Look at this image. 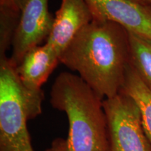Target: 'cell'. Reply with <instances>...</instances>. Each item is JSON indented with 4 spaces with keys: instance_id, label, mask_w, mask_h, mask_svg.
<instances>
[{
    "instance_id": "6da1fadb",
    "label": "cell",
    "mask_w": 151,
    "mask_h": 151,
    "mask_svg": "<svg viewBox=\"0 0 151 151\" xmlns=\"http://www.w3.org/2000/svg\"><path fill=\"white\" fill-rule=\"evenodd\" d=\"M60 62L78 73L102 100L113 97L129 62L128 32L113 22L93 20L76 35Z\"/></svg>"
},
{
    "instance_id": "7a4b0ae2",
    "label": "cell",
    "mask_w": 151,
    "mask_h": 151,
    "mask_svg": "<svg viewBox=\"0 0 151 151\" xmlns=\"http://www.w3.org/2000/svg\"><path fill=\"white\" fill-rule=\"evenodd\" d=\"M50 96L52 108L67 115L69 131L45 151H111L103 100L79 76L60 73Z\"/></svg>"
},
{
    "instance_id": "3957f363",
    "label": "cell",
    "mask_w": 151,
    "mask_h": 151,
    "mask_svg": "<svg viewBox=\"0 0 151 151\" xmlns=\"http://www.w3.org/2000/svg\"><path fill=\"white\" fill-rule=\"evenodd\" d=\"M42 89L21 82L9 57L0 58V151H35L27 122L42 113Z\"/></svg>"
},
{
    "instance_id": "277c9868",
    "label": "cell",
    "mask_w": 151,
    "mask_h": 151,
    "mask_svg": "<svg viewBox=\"0 0 151 151\" xmlns=\"http://www.w3.org/2000/svg\"><path fill=\"white\" fill-rule=\"evenodd\" d=\"M111 151H151L137 104L121 91L103 100Z\"/></svg>"
},
{
    "instance_id": "5b68a950",
    "label": "cell",
    "mask_w": 151,
    "mask_h": 151,
    "mask_svg": "<svg viewBox=\"0 0 151 151\" xmlns=\"http://www.w3.org/2000/svg\"><path fill=\"white\" fill-rule=\"evenodd\" d=\"M54 18L49 12L48 0H27L20 14L9 60L17 67L30 49L47 39Z\"/></svg>"
},
{
    "instance_id": "8992f818",
    "label": "cell",
    "mask_w": 151,
    "mask_h": 151,
    "mask_svg": "<svg viewBox=\"0 0 151 151\" xmlns=\"http://www.w3.org/2000/svg\"><path fill=\"white\" fill-rule=\"evenodd\" d=\"M93 20L110 21L151 40V6L132 0H86Z\"/></svg>"
},
{
    "instance_id": "52a82bcc",
    "label": "cell",
    "mask_w": 151,
    "mask_h": 151,
    "mask_svg": "<svg viewBox=\"0 0 151 151\" xmlns=\"http://www.w3.org/2000/svg\"><path fill=\"white\" fill-rule=\"evenodd\" d=\"M93 20L86 0H62L46 44L60 56L76 35Z\"/></svg>"
},
{
    "instance_id": "ba28073f",
    "label": "cell",
    "mask_w": 151,
    "mask_h": 151,
    "mask_svg": "<svg viewBox=\"0 0 151 151\" xmlns=\"http://www.w3.org/2000/svg\"><path fill=\"white\" fill-rule=\"evenodd\" d=\"M59 62L58 54L44 43L34 47L24 55L16 67L17 73L24 86L40 90Z\"/></svg>"
},
{
    "instance_id": "9c48e42d",
    "label": "cell",
    "mask_w": 151,
    "mask_h": 151,
    "mask_svg": "<svg viewBox=\"0 0 151 151\" xmlns=\"http://www.w3.org/2000/svg\"><path fill=\"white\" fill-rule=\"evenodd\" d=\"M120 91L129 96L137 104L140 111L143 129L151 144V90L129 62Z\"/></svg>"
},
{
    "instance_id": "30bf717a",
    "label": "cell",
    "mask_w": 151,
    "mask_h": 151,
    "mask_svg": "<svg viewBox=\"0 0 151 151\" xmlns=\"http://www.w3.org/2000/svg\"><path fill=\"white\" fill-rule=\"evenodd\" d=\"M129 63L151 90V40L128 32Z\"/></svg>"
},
{
    "instance_id": "8fae6325",
    "label": "cell",
    "mask_w": 151,
    "mask_h": 151,
    "mask_svg": "<svg viewBox=\"0 0 151 151\" xmlns=\"http://www.w3.org/2000/svg\"><path fill=\"white\" fill-rule=\"evenodd\" d=\"M20 14L0 9V58L6 56L7 50L11 48Z\"/></svg>"
},
{
    "instance_id": "7c38bea8",
    "label": "cell",
    "mask_w": 151,
    "mask_h": 151,
    "mask_svg": "<svg viewBox=\"0 0 151 151\" xmlns=\"http://www.w3.org/2000/svg\"><path fill=\"white\" fill-rule=\"evenodd\" d=\"M27 0H0V9L21 14Z\"/></svg>"
},
{
    "instance_id": "4fadbf2b",
    "label": "cell",
    "mask_w": 151,
    "mask_h": 151,
    "mask_svg": "<svg viewBox=\"0 0 151 151\" xmlns=\"http://www.w3.org/2000/svg\"><path fill=\"white\" fill-rule=\"evenodd\" d=\"M132 1H137V2L142 4L151 6V0H132Z\"/></svg>"
}]
</instances>
